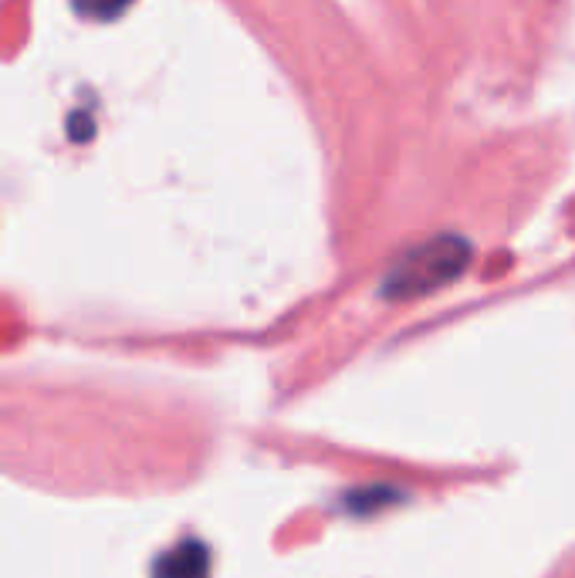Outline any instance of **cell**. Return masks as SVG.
<instances>
[{"mask_svg": "<svg viewBox=\"0 0 575 578\" xmlns=\"http://www.w3.org/2000/svg\"><path fill=\"white\" fill-rule=\"evenodd\" d=\"M467 260H471V244L464 237H454V234L433 237L400 257V264H396L386 278V291L392 298L433 291L440 285L454 281L467 268Z\"/></svg>", "mask_w": 575, "mask_h": 578, "instance_id": "cell-1", "label": "cell"}, {"mask_svg": "<svg viewBox=\"0 0 575 578\" xmlns=\"http://www.w3.org/2000/svg\"><path fill=\"white\" fill-rule=\"evenodd\" d=\"M129 4H132V0H78V8H81L88 18H99V21L115 18V14L125 11Z\"/></svg>", "mask_w": 575, "mask_h": 578, "instance_id": "cell-2", "label": "cell"}]
</instances>
